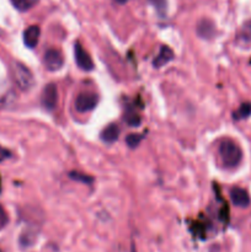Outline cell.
<instances>
[{
    "instance_id": "cell-1",
    "label": "cell",
    "mask_w": 251,
    "mask_h": 252,
    "mask_svg": "<svg viewBox=\"0 0 251 252\" xmlns=\"http://www.w3.org/2000/svg\"><path fill=\"white\" fill-rule=\"evenodd\" d=\"M219 155L226 167H235L243 159V152L240 147L231 139L221 140L219 144Z\"/></svg>"
},
{
    "instance_id": "cell-2",
    "label": "cell",
    "mask_w": 251,
    "mask_h": 252,
    "mask_svg": "<svg viewBox=\"0 0 251 252\" xmlns=\"http://www.w3.org/2000/svg\"><path fill=\"white\" fill-rule=\"evenodd\" d=\"M12 70V76H14V80L16 83V85L19 86L21 90L26 91L33 86L34 84V78L32 71L25 65L21 62H12L11 65Z\"/></svg>"
},
{
    "instance_id": "cell-3",
    "label": "cell",
    "mask_w": 251,
    "mask_h": 252,
    "mask_svg": "<svg viewBox=\"0 0 251 252\" xmlns=\"http://www.w3.org/2000/svg\"><path fill=\"white\" fill-rule=\"evenodd\" d=\"M41 102L46 110L53 111L58 103V89L56 84H47L41 94Z\"/></svg>"
},
{
    "instance_id": "cell-4",
    "label": "cell",
    "mask_w": 251,
    "mask_h": 252,
    "mask_svg": "<svg viewBox=\"0 0 251 252\" xmlns=\"http://www.w3.org/2000/svg\"><path fill=\"white\" fill-rule=\"evenodd\" d=\"M97 95L94 93H81L79 94L75 100V110L78 112H89L93 111L97 105Z\"/></svg>"
},
{
    "instance_id": "cell-5",
    "label": "cell",
    "mask_w": 251,
    "mask_h": 252,
    "mask_svg": "<svg viewBox=\"0 0 251 252\" xmlns=\"http://www.w3.org/2000/svg\"><path fill=\"white\" fill-rule=\"evenodd\" d=\"M43 63L49 71H57L63 66L64 57L57 48H51L44 53Z\"/></svg>"
},
{
    "instance_id": "cell-6",
    "label": "cell",
    "mask_w": 251,
    "mask_h": 252,
    "mask_svg": "<svg viewBox=\"0 0 251 252\" xmlns=\"http://www.w3.org/2000/svg\"><path fill=\"white\" fill-rule=\"evenodd\" d=\"M74 57H75V62L76 64H78L79 68L86 71L93 70V61H91L90 56L86 53V51L83 48V46H81L79 42H76V43L74 44Z\"/></svg>"
},
{
    "instance_id": "cell-7",
    "label": "cell",
    "mask_w": 251,
    "mask_h": 252,
    "mask_svg": "<svg viewBox=\"0 0 251 252\" xmlns=\"http://www.w3.org/2000/svg\"><path fill=\"white\" fill-rule=\"evenodd\" d=\"M230 198L231 202L234 203V206L241 207V208H245L250 204V197L249 193L244 189L240 187H234L230 191Z\"/></svg>"
},
{
    "instance_id": "cell-8",
    "label": "cell",
    "mask_w": 251,
    "mask_h": 252,
    "mask_svg": "<svg viewBox=\"0 0 251 252\" xmlns=\"http://www.w3.org/2000/svg\"><path fill=\"white\" fill-rule=\"evenodd\" d=\"M39 34H41V30L38 26L33 25V26L27 27L24 31V43L25 46L29 48H34L38 43Z\"/></svg>"
},
{
    "instance_id": "cell-9",
    "label": "cell",
    "mask_w": 251,
    "mask_h": 252,
    "mask_svg": "<svg viewBox=\"0 0 251 252\" xmlns=\"http://www.w3.org/2000/svg\"><path fill=\"white\" fill-rule=\"evenodd\" d=\"M172 59H174V52H172V49L166 46H162L160 48V52L157 53V56L155 57L154 62H153V65L159 69L161 66L169 64Z\"/></svg>"
},
{
    "instance_id": "cell-10",
    "label": "cell",
    "mask_w": 251,
    "mask_h": 252,
    "mask_svg": "<svg viewBox=\"0 0 251 252\" xmlns=\"http://www.w3.org/2000/svg\"><path fill=\"white\" fill-rule=\"evenodd\" d=\"M214 31H216V29H214L213 22L207 19L201 20L197 25V34L202 38H211V37H213Z\"/></svg>"
},
{
    "instance_id": "cell-11",
    "label": "cell",
    "mask_w": 251,
    "mask_h": 252,
    "mask_svg": "<svg viewBox=\"0 0 251 252\" xmlns=\"http://www.w3.org/2000/svg\"><path fill=\"white\" fill-rule=\"evenodd\" d=\"M101 139L105 143H113L120 137V127L117 125H108L100 134Z\"/></svg>"
},
{
    "instance_id": "cell-12",
    "label": "cell",
    "mask_w": 251,
    "mask_h": 252,
    "mask_svg": "<svg viewBox=\"0 0 251 252\" xmlns=\"http://www.w3.org/2000/svg\"><path fill=\"white\" fill-rule=\"evenodd\" d=\"M238 42L243 46H251V20L241 26L238 33Z\"/></svg>"
},
{
    "instance_id": "cell-13",
    "label": "cell",
    "mask_w": 251,
    "mask_h": 252,
    "mask_svg": "<svg viewBox=\"0 0 251 252\" xmlns=\"http://www.w3.org/2000/svg\"><path fill=\"white\" fill-rule=\"evenodd\" d=\"M12 6L19 11H27L38 4L39 0H10Z\"/></svg>"
},
{
    "instance_id": "cell-14",
    "label": "cell",
    "mask_w": 251,
    "mask_h": 252,
    "mask_svg": "<svg viewBox=\"0 0 251 252\" xmlns=\"http://www.w3.org/2000/svg\"><path fill=\"white\" fill-rule=\"evenodd\" d=\"M34 239H36V233L34 231L26 230L20 236V244L24 248H27V246H31L34 243Z\"/></svg>"
},
{
    "instance_id": "cell-15",
    "label": "cell",
    "mask_w": 251,
    "mask_h": 252,
    "mask_svg": "<svg viewBox=\"0 0 251 252\" xmlns=\"http://www.w3.org/2000/svg\"><path fill=\"white\" fill-rule=\"evenodd\" d=\"M251 115V103L245 102L239 107V110L234 113L236 120H243V118H248Z\"/></svg>"
},
{
    "instance_id": "cell-16",
    "label": "cell",
    "mask_w": 251,
    "mask_h": 252,
    "mask_svg": "<svg viewBox=\"0 0 251 252\" xmlns=\"http://www.w3.org/2000/svg\"><path fill=\"white\" fill-rule=\"evenodd\" d=\"M69 177L75 180V181L83 182V184H91V182H93V179H91L90 176H88V175L85 174H81V172L71 171L70 174H69Z\"/></svg>"
},
{
    "instance_id": "cell-17",
    "label": "cell",
    "mask_w": 251,
    "mask_h": 252,
    "mask_svg": "<svg viewBox=\"0 0 251 252\" xmlns=\"http://www.w3.org/2000/svg\"><path fill=\"white\" fill-rule=\"evenodd\" d=\"M159 14H164L166 11V0H149Z\"/></svg>"
},
{
    "instance_id": "cell-18",
    "label": "cell",
    "mask_w": 251,
    "mask_h": 252,
    "mask_svg": "<svg viewBox=\"0 0 251 252\" xmlns=\"http://www.w3.org/2000/svg\"><path fill=\"white\" fill-rule=\"evenodd\" d=\"M140 140H142V135L139 134H129L127 137V144L130 148H137L139 145Z\"/></svg>"
},
{
    "instance_id": "cell-19",
    "label": "cell",
    "mask_w": 251,
    "mask_h": 252,
    "mask_svg": "<svg viewBox=\"0 0 251 252\" xmlns=\"http://www.w3.org/2000/svg\"><path fill=\"white\" fill-rule=\"evenodd\" d=\"M7 223H9V217H7L6 212L0 204V230H2L7 225Z\"/></svg>"
},
{
    "instance_id": "cell-20",
    "label": "cell",
    "mask_w": 251,
    "mask_h": 252,
    "mask_svg": "<svg viewBox=\"0 0 251 252\" xmlns=\"http://www.w3.org/2000/svg\"><path fill=\"white\" fill-rule=\"evenodd\" d=\"M126 121H127L128 125L133 126V127H135V126H138L140 123V118L137 115H128L126 117Z\"/></svg>"
},
{
    "instance_id": "cell-21",
    "label": "cell",
    "mask_w": 251,
    "mask_h": 252,
    "mask_svg": "<svg viewBox=\"0 0 251 252\" xmlns=\"http://www.w3.org/2000/svg\"><path fill=\"white\" fill-rule=\"evenodd\" d=\"M9 158H11V153L7 149H5V148L0 147V162L5 161V160L9 159Z\"/></svg>"
},
{
    "instance_id": "cell-22",
    "label": "cell",
    "mask_w": 251,
    "mask_h": 252,
    "mask_svg": "<svg viewBox=\"0 0 251 252\" xmlns=\"http://www.w3.org/2000/svg\"><path fill=\"white\" fill-rule=\"evenodd\" d=\"M116 2H118V4H126V2H128L129 0H115Z\"/></svg>"
},
{
    "instance_id": "cell-23",
    "label": "cell",
    "mask_w": 251,
    "mask_h": 252,
    "mask_svg": "<svg viewBox=\"0 0 251 252\" xmlns=\"http://www.w3.org/2000/svg\"><path fill=\"white\" fill-rule=\"evenodd\" d=\"M2 34H4V32H2L1 30H0V36H2Z\"/></svg>"
},
{
    "instance_id": "cell-24",
    "label": "cell",
    "mask_w": 251,
    "mask_h": 252,
    "mask_svg": "<svg viewBox=\"0 0 251 252\" xmlns=\"http://www.w3.org/2000/svg\"><path fill=\"white\" fill-rule=\"evenodd\" d=\"M0 252H2V251H1V249H0Z\"/></svg>"
}]
</instances>
